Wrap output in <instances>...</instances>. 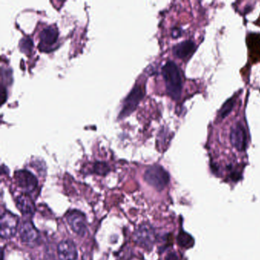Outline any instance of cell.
Returning a JSON list of instances; mask_svg holds the SVG:
<instances>
[{"instance_id":"1","label":"cell","mask_w":260,"mask_h":260,"mask_svg":"<svg viewBox=\"0 0 260 260\" xmlns=\"http://www.w3.org/2000/svg\"><path fill=\"white\" fill-rule=\"evenodd\" d=\"M162 74L169 95L175 99L179 98L182 92V81L176 64L172 61L166 63L162 68Z\"/></svg>"},{"instance_id":"2","label":"cell","mask_w":260,"mask_h":260,"mask_svg":"<svg viewBox=\"0 0 260 260\" xmlns=\"http://www.w3.org/2000/svg\"><path fill=\"white\" fill-rule=\"evenodd\" d=\"M144 180L158 191L165 188L170 182V175L161 166L154 165L146 170Z\"/></svg>"},{"instance_id":"3","label":"cell","mask_w":260,"mask_h":260,"mask_svg":"<svg viewBox=\"0 0 260 260\" xmlns=\"http://www.w3.org/2000/svg\"><path fill=\"white\" fill-rule=\"evenodd\" d=\"M134 242L146 250H151L156 241L154 228L148 224H143L134 231Z\"/></svg>"},{"instance_id":"4","label":"cell","mask_w":260,"mask_h":260,"mask_svg":"<svg viewBox=\"0 0 260 260\" xmlns=\"http://www.w3.org/2000/svg\"><path fill=\"white\" fill-rule=\"evenodd\" d=\"M144 95L142 87L139 85L135 86L124 99L122 108L119 114V118H124L131 115V113L136 109Z\"/></svg>"},{"instance_id":"5","label":"cell","mask_w":260,"mask_h":260,"mask_svg":"<svg viewBox=\"0 0 260 260\" xmlns=\"http://www.w3.org/2000/svg\"><path fill=\"white\" fill-rule=\"evenodd\" d=\"M18 219L15 214L5 211L0 220V235L2 239H10L15 235Z\"/></svg>"},{"instance_id":"6","label":"cell","mask_w":260,"mask_h":260,"mask_svg":"<svg viewBox=\"0 0 260 260\" xmlns=\"http://www.w3.org/2000/svg\"><path fill=\"white\" fill-rule=\"evenodd\" d=\"M67 223L69 224L71 229L77 235L84 237L87 234V223L85 214L77 210H73L67 213Z\"/></svg>"},{"instance_id":"7","label":"cell","mask_w":260,"mask_h":260,"mask_svg":"<svg viewBox=\"0 0 260 260\" xmlns=\"http://www.w3.org/2000/svg\"><path fill=\"white\" fill-rule=\"evenodd\" d=\"M21 242L30 247H35L40 243V234L38 230L30 221H25L21 224L19 229Z\"/></svg>"},{"instance_id":"8","label":"cell","mask_w":260,"mask_h":260,"mask_svg":"<svg viewBox=\"0 0 260 260\" xmlns=\"http://www.w3.org/2000/svg\"><path fill=\"white\" fill-rule=\"evenodd\" d=\"M15 178L18 187L25 193L32 192L38 187V182L36 177L27 170L16 171Z\"/></svg>"},{"instance_id":"9","label":"cell","mask_w":260,"mask_h":260,"mask_svg":"<svg viewBox=\"0 0 260 260\" xmlns=\"http://www.w3.org/2000/svg\"><path fill=\"white\" fill-rule=\"evenodd\" d=\"M231 143L237 151H244L247 146V134L241 123L234 124L231 130Z\"/></svg>"},{"instance_id":"10","label":"cell","mask_w":260,"mask_h":260,"mask_svg":"<svg viewBox=\"0 0 260 260\" xmlns=\"http://www.w3.org/2000/svg\"><path fill=\"white\" fill-rule=\"evenodd\" d=\"M58 254L61 260H76L77 251L74 243L71 241H64L58 247Z\"/></svg>"},{"instance_id":"11","label":"cell","mask_w":260,"mask_h":260,"mask_svg":"<svg viewBox=\"0 0 260 260\" xmlns=\"http://www.w3.org/2000/svg\"><path fill=\"white\" fill-rule=\"evenodd\" d=\"M58 39V31L54 26H48L40 33V46L43 45V48H49L55 44Z\"/></svg>"},{"instance_id":"12","label":"cell","mask_w":260,"mask_h":260,"mask_svg":"<svg viewBox=\"0 0 260 260\" xmlns=\"http://www.w3.org/2000/svg\"><path fill=\"white\" fill-rule=\"evenodd\" d=\"M17 208L24 215H32L35 211V204L27 194H21L15 199Z\"/></svg>"},{"instance_id":"13","label":"cell","mask_w":260,"mask_h":260,"mask_svg":"<svg viewBox=\"0 0 260 260\" xmlns=\"http://www.w3.org/2000/svg\"><path fill=\"white\" fill-rule=\"evenodd\" d=\"M195 43L190 40L182 41L179 44H176L173 48V54L177 58L184 59L188 58V56L192 54L195 51Z\"/></svg>"},{"instance_id":"14","label":"cell","mask_w":260,"mask_h":260,"mask_svg":"<svg viewBox=\"0 0 260 260\" xmlns=\"http://www.w3.org/2000/svg\"><path fill=\"white\" fill-rule=\"evenodd\" d=\"M177 241H178V245L185 247V248H189L194 244L193 238L189 234H186L183 231L180 232L178 234V237H177Z\"/></svg>"},{"instance_id":"15","label":"cell","mask_w":260,"mask_h":260,"mask_svg":"<svg viewBox=\"0 0 260 260\" xmlns=\"http://www.w3.org/2000/svg\"><path fill=\"white\" fill-rule=\"evenodd\" d=\"M93 172L99 175H106L110 172V167L106 163L96 162L93 165Z\"/></svg>"},{"instance_id":"16","label":"cell","mask_w":260,"mask_h":260,"mask_svg":"<svg viewBox=\"0 0 260 260\" xmlns=\"http://www.w3.org/2000/svg\"><path fill=\"white\" fill-rule=\"evenodd\" d=\"M234 103H235V102H234V98H231V99L226 101L224 105H223L222 108L220 110L219 116L222 118L228 116V114L232 111Z\"/></svg>"},{"instance_id":"17","label":"cell","mask_w":260,"mask_h":260,"mask_svg":"<svg viewBox=\"0 0 260 260\" xmlns=\"http://www.w3.org/2000/svg\"><path fill=\"white\" fill-rule=\"evenodd\" d=\"M19 46L22 52L25 53V54H29L33 48L32 39L28 38V37L22 38L21 41H20Z\"/></svg>"},{"instance_id":"18","label":"cell","mask_w":260,"mask_h":260,"mask_svg":"<svg viewBox=\"0 0 260 260\" xmlns=\"http://www.w3.org/2000/svg\"><path fill=\"white\" fill-rule=\"evenodd\" d=\"M1 98H2V101L1 103L3 105L4 102L6 101L7 99V91L6 88L4 87H2V92H1Z\"/></svg>"},{"instance_id":"19","label":"cell","mask_w":260,"mask_h":260,"mask_svg":"<svg viewBox=\"0 0 260 260\" xmlns=\"http://www.w3.org/2000/svg\"><path fill=\"white\" fill-rule=\"evenodd\" d=\"M165 260H179V258L175 253H171V254L167 256Z\"/></svg>"}]
</instances>
